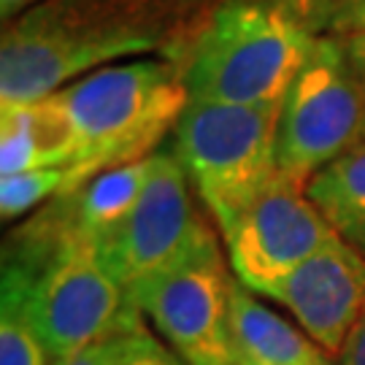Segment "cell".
<instances>
[{
  "mask_svg": "<svg viewBox=\"0 0 365 365\" xmlns=\"http://www.w3.org/2000/svg\"><path fill=\"white\" fill-rule=\"evenodd\" d=\"M209 11L190 0H38L0 36V108L49 98L119 60L182 63Z\"/></svg>",
  "mask_w": 365,
  "mask_h": 365,
  "instance_id": "obj_1",
  "label": "cell"
},
{
  "mask_svg": "<svg viewBox=\"0 0 365 365\" xmlns=\"http://www.w3.org/2000/svg\"><path fill=\"white\" fill-rule=\"evenodd\" d=\"M33 274V317L52 360L76 354L144 322L106 271L95 241L76 230L60 197L41 206L3 244Z\"/></svg>",
  "mask_w": 365,
  "mask_h": 365,
  "instance_id": "obj_2",
  "label": "cell"
},
{
  "mask_svg": "<svg viewBox=\"0 0 365 365\" xmlns=\"http://www.w3.org/2000/svg\"><path fill=\"white\" fill-rule=\"evenodd\" d=\"M314 41L289 0H220L182 57L190 101L282 108Z\"/></svg>",
  "mask_w": 365,
  "mask_h": 365,
  "instance_id": "obj_3",
  "label": "cell"
},
{
  "mask_svg": "<svg viewBox=\"0 0 365 365\" xmlns=\"http://www.w3.org/2000/svg\"><path fill=\"white\" fill-rule=\"evenodd\" d=\"M57 98L78 135L66 192L103 170L157 155L190 103L182 63L168 57L98 68L63 87Z\"/></svg>",
  "mask_w": 365,
  "mask_h": 365,
  "instance_id": "obj_4",
  "label": "cell"
},
{
  "mask_svg": "<svg viewBox=\"0 0 365 365\" xmlns=\"http://www.w3.org/2000/svg\"><path fill=\"white\" fill-rule=\"evenodd\" d=\"M279 114L276 106L190 101L170 133L173 157L220 233L279 176Z\"/></svg>",
  "mask_w": 365,
  "mask_h": 365,
  "instance_id": "obj_5",
  "label": "cell"
},
{
  "mask_svg": "<svg viewBox=\"0 0 365 365\" xmlns=\"http://www.w3.org/2000/svg\"><path fill=\"white\" fill-rule=\"evenodd\" d=\"M365 144V78L344 41L319 36L279 114V173L309 184L317 170Z\"/></svg>",
  "mask_w": 365,
  "mask_h": 365,
  "instance_id": "obj_6",
  "label": "cell"
},
{
  "mask_svg": "<svg viewBox=\"0 0 365 365\" xmlns=\"http://www.w3.org/2000/svg\"><path fill=\"white\" fill-rule=\"evenodd\" d=\"M206 225L176 262L128 295L190 365H238L230 339L235 276Z\"/></svg>",
  "mask_w": 365,
  "mask_h": 365,
  "instance_id": "obj_7",
  "label": "cell"
},
{
  "mask_svg": "<svg viewBox=\"0 0 365 365\" xmlns=\"http://www.w3.org/2000/svg\"><path fill=\"white\" fill-rule=\"evenodd\" d=\"M336 230L306 195V187L282 173L222 233L233 276L255 295L271 298L300 262L336 238Z\"/></svg>",
  "mask_w": 365,
  "mask_h": 365,
  "instance_id": "obj_8",
  "label": "cell"
},
{
  "mask_svg": "<svg viewBox=\"0 0 365 365\" xmlns=\"http://www.w3.org/2000/svg\"><path fill=\"white\" fill-rule=\"evenodd\" d=\"M206 220L192 203V184L173 152H157L152 173L130 214L95 244L106 271L130 295L176 262Z\"/></svg>",
  "mask_w": 365,
  "mask_h": 365,
  "instance_id": "obj_9",
  "label": "cell"
},
{
  "mask_svg": "<svg viewBox=\"0 0 365 365\" xmlns=\"http://www.w3.org/2000/svg\"><path fill=\"white\" fill-rule=\"evenodd\" d=\"M325 354H339L365 309V255L336 235L271 292Z\"/></svg>",
  "mask_w": 365,
  "mask_h": 365,
  "instance_id": "obj_10",
  "label": "cell"
},
{
  "mask_svg": "<svg viewBox=\"0 0 365 365\" xmlns=\"http://www.w3.org/2000/svg\"><path fill=\"white\" fill-rule=\"evenodd\" d=\"M78 135L57 92L0 108V176L38 168H71Z\"/></svg>",
  "mask_w": 365,
  "mask_h": 365,
  "instance_id": "obj_11",
  "label": "cell"
},
{
  "mask_svg": "<svg viewBox=\"0 0 365 365\" xmlns=\"http://www.w3.org/2000/svg\"><path fill=\"white\" fill-rule=\"evenodd\" d=\"M230 339L238 365H333L303 330L262 306L238 279L230 303Z\"/></svg>",
  "mask_w": 365,
  "mask_h": 365,
  "instance_id": "obj_12",
  "label": "cell"
},
{
  "mask_svg": "<svg viewBox=\"0 0 365 365\" xmlns=\"http://www.w3.org/2000/svg\"><path fill=\"white\" fill-rule=\"evenodd\" d=\"M152 163H155V155L130 165L103 170L84 184H78L76 190L57 195L71 222L76 225V230H81L95 244L108 230H114L144 192L152 173Z\"/></svg>",
  "mask_w": 365,
  "mask_h": 365,
  "instance_id": "obj_13",
  "label": "cell"
},
{
  "mask_svg": "<svg viewBox=\"0 0 365 365\" xmlns=\"http://www.w3.org/2000/svg\"><path fill=\"white\" fill-rule=\"evenodd\" d=\"M36 274L25 260L3 252L0 271V365H52L33 317Z\"/></svg>",
  "mask_w": 365,
  "mask_h": 365,
  "instance_id": "obj_14",
  "label": "cell"
},
{
  "mask_svg": "<svg viewBox=\"0 0 365 365\" xmlns=\"http://www.w3.org/2000/svg\"><path fill=\"white\" fill-rule=\"evenodd\" d=\"M306 195L330 227L365 255V144L317 170L306 184Z\"/></svg>",
  "mask_w": 365,
  "mask_h": 365,
  "instance_id": "obj_15",
  "label": "cell"
},
{
  "mask_svg": "<svg viewBox=\"0 0 365 365\" xmlns=\"http://www.w3.org/2000/svg\"><path fill=\"white\" fill-rule=\"evenodd\" d=\"M68 168H38L22 170L11 176H0V217L14 222L27 211L46 206L49 200L68 190Z\"/></svg>",
  "mask_w": 365,
  "mask_h": 365,
  "instance_id": "obj_16",
  "label": "cell"
},
{
  "mask_svg": "<svg viewBox=\"0 0 365 365\" xmlns=\"http://www.w3.org/2000/svg\"><path fill=\"white\" fill-rule=\"evenodd\" d=\"M314 36H365V0H289Z\"/></svg>",
  "mask_w": 365,
  "mask_h": 365,
  "instance_id": "obj_17",
  "label": "cell"
},
{
  "mask_svg": "<svg viewBox=\"0 0 365 365\" xmlns=\"http://www.w3.org/2000/svg\"><path fill=\"white\" fill-rule=\"evenodd\" d=\"M108 349L111 365H190L182 354H176L168 344L149 333L144 322L128 333L108 339Z\"/></svg>",
  "mask_w": 365,
  "mask_h": 365,
  "instance_id": "obj_18",
  "label": "cell"
},
{
  "mask_svg": "<svg viewBox=\"0 0 365 365\" xmlns=\"http://www.w3.org/2000/svg\"><path fill=\"white\" fill-rule=\"evenodd\" d=\"M336 365H365V309L336 354Z\"/></svg>",
  "mask_w": 365,
  "mask_h": 365,
  "instance_id": "obj_19",
  "label": "cell"
},
{
  "mask_svg": "<svg viewBox=\"0 0 365 365\" xmlns=\"http://www.w3.org/2000/svg\"><path fill=\"white\" fill-rule=\"evenodd\" d=\"M52 365H111L108 341L92 344V346H87V349H81V352H76V354H68V357L52 360Z\"/></svg>",
  "mask_w": 365,
  "mask_h": 365,
  "instance_id": "obj_20",
  "label": "cell"
},
{
  "mask_svg": "<svg viewBox=\"0 0 365 365\" xmlns=\"http://www.w3.org/2000/svg\"><path fill=\"white\" fill-rule=\"evenodd\" d=\"M344 46L352 57L354 68L360 71V76L365 78V36H344Z\"/></svg>",
  "mask_w": 365,
  "mask_h": 365,
  "instance_id": "obj_21",
  "label": "cell"
},
{
  "mask_svg": "<svg viewBox=\"0 0 365 365\" xmlns=\"http://www.w3.org/2000/svg\"><path fill=\"white\" fill-rule=\"evenodd\" d=\"M33 3H38V0H0V16H3V25H6V22H11L16 14H22L25 9H30Z\"/></svg>",
  "mask_w": 365,
  "mask_h": 365,
  "instance_id": "obj_22",
  "label": "cell"
},
{
  "mask_svg": "<svg viewBox=\"0 0 365 365\" xmlns=\"http://www.w3.org/2000/svg\"><path fill=\"white\" fill-rule=\"evenodd\" d=\"M214 3H220V0H190V6H195L197 11H209Z\"/></svg>",
  "mask_w": 365,
  "mask_h": 365,
  "instance_id": "obj_23",
  "label": "cell"
}]
</instances>
